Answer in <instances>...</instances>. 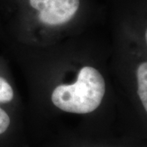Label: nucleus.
I'll return each instance as SVG.
<instances>
[{
	"label": "nucleus",
	"instance_id": "nucleus-1",
	"mask_svg": "<svg viewBox=\"0 0 147 147\" xmlns=\"http://www.w3.org/2000/svg\"><path fill=\"white\" fill-rule=\"evenodd\" d=\"M105 82L99 70L84 66L73 84H61L53 90V105L62 111L73 114H88L99 106L105 96Z\"/></svg>",
	"mask_w": 147,
	"mask_h": 147
},
{
	"label": "nucleus",
	"instance_id": "nucleus-2",
	"mask_svg": "<svg viewBox=\"0 0 147 147\" xmlns=\"http://www.w3.org/2000/svg\"><path fill=\"white\" fill-rule=\"evenodd\" d=\"M30 5L37 11L42 24L58 26L72 20L77 13L80 0H30Z\"/></svg>",
	"mask_w": 147,
	"mask_h": 147
},
{
	"label": "nucleus",
	"instance_id": "nucleus-3",
	"mask_svg": "<svg viewBox=\"0 0 147 147\" xmlns=\"http://www.w3.org/2000/svg\"><path fill=\"white\" fill-rule=\"evenodd\" d=\"M137 93L146 111H147V63L140 64L137 69Z\"/></svg>",
	"mask_w": 147,
	"mask_h": 147
},
{
	"label": "nucleus",
	"instance_id": "nucleus-4",
	"mask_svg": "<svg viewBox=\"0 0 147 147\" xmlns=\"http://www.w3.org/2000/svg\"><path fill=\"white\" fill-rule=\"evenodd\" d=\"M145 38H146V41H147V31H146V34H145Z\"/></svg>",
	"mask_w": 147,
	"mask_h": 147
}]
</instances>
